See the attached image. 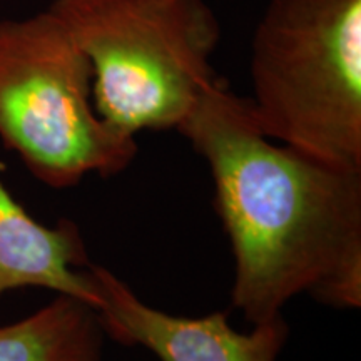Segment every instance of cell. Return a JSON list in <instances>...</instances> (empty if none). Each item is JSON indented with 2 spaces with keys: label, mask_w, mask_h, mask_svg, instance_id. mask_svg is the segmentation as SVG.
I'll return each instance as SVG.
<instances>
[{
  "label": "cell",
  "mask_w": 361,
  "mask_h": 361,
  "mask_svg": "<svg viewBox=\"0 0 361 361\" xmlns=\"http://www.w3.org/2000/svg\"><path fill=\"white\" fill-rule=\"evenodd\" d=\"M209 164L234 256L233 305L258 324L308 293L361 306V173L269 139L216 79L178 129Z\"/></svg>",
  "instance_id": "cell-1"
},
{
  "label": "cell",
  "mask_w": 361,
  "mask_h": 361,
  "mask_svg": "<svg viewBox=\"0 0 361 361\" xmlns=\"http://www.w3.org/2000/svg\"><path fill=\"white\" fill-rule=\"evenodd\" d=\"M250 75L247 102L269 139L361 173V0H269Z\"/></svg>",
  "instance_id": "cell-2"
},
{
  "label": "cell",
  "mask_w": 361,
  "mask_h": 361,
  "mask_svg": "<svg viewBox=\"0 0 361 361\" xmlns=\"http://www.w3.org/2000/svg\"><path fill=\"white\" fill-rule=\"evenodd\" d=\"M92 67L97 114L123 134L178 129L207 85L221 22L206 0H52Z\"/></svg>",
  "instance_id": "cell-3"
},
{
  "label": "cell",
  "mask_w": 361,
  "mask_h": 361,
  "mask_svg": "<svg viewBox=\"0 0 361 361\" xmlns=\"http://www.w3.org/2000/svg\"><path fill=\"white\" fill-rule=\"evenodd\" d=\"M0 141L56 189L121 173L137 154L135 137L97 114L92 67L49 8L0 20Z\"/></svg>",
  "instance_id": "cell-4"
},
{
  "label": "cell",
  "mask_w": 361,
  "mask_h": 361,
  "mask_svg": "<svg viewBox=\"0 0 361 361\" xmlns=\"http://www.w3.org/2000/svg\"><path fill=\"white\" fill-rule=\"evenodd\" d=\"M99 296L96 310L104 335L123 345H139L161 361H276L290 328L281 314L239 333L223 311L184 318L152 308L102 266H89Z\"/></svg>",
  "instance_id": "cell-5"
},
{
  "label": "cell",
  "mask_w": 361,
  "mask_h": 361,
  "mask_svg": "<svg viewBox=\"0 0 361 361\" xmlns=\"http://www.w3.org/2000/svg\"><path fill=\"white\" fill-rule=\"evenodd\" d=\"M87 250L79 228L61 219L40 224L12 197L0 180V295L17 288H45L99 308L89 271Z\"/></svg>",
  "instance_id": "cell-6"
},
{
  "label": "cell",
  "mask_w": 361,
  "mask_h": 361,
  "mask_svg": "<svg viewBox=\"0 0 361 361\" xmlns=\"http://www.w3.org/2000/svg\"><path fill=\"white\" fill-rule=\"evenodd\" d=\"M97 311L59 295L20 322L0 326V361H102Z\"/></svg>",
  "instance_id": "cell-7"
}]
</instances>
